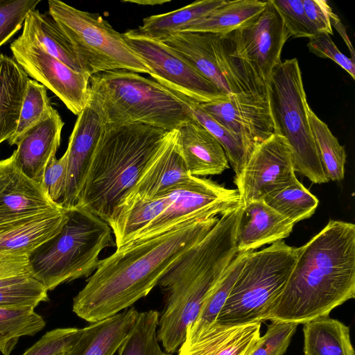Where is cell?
<instances>
[{
    "mask_svg": "<svg viewBox=\"0 0 355 355\" xmlns=\"http://www.w3.org/2000/svg\"><path fill=\"white\" fill-rule=\"evenodd\" d=\"M267 1H226L203 19L185 27L182 31L205 32L216 35L228 34L259 15Z\"/></svg>",
    "mask_w": 355,
    "mask_h": 355,
    "instance_id": "4dcf8cb0",
    "label": "cell"
},
{
    "mask_svg": "<svg viewBox=\"0 0 355 355\" xmlns=\"http://www.w3.org/2000/svg\"><path fill=\"white\" fill-rule=\"evenodd\" d=\"M224 1H196L169 12L146 17L143 19L142 25L133 30L138 35L162 42L168 37L182 31L185 27L203 19Z\"/></svg>",
    "mask_w": 355,
    "mask_h": 355,
    "instance_id": "f546056e",
    "label": "cell"
},
{
    "mask_svg": "<svg viewBox=\"0 0 355 355\" xmlns=\"http://www.w3.org/2000/svg\"><path fill=\"white\" fill-rule=\"evenodd\" d=\"M64 122L58 112L51 107L46 116L26 131L13 152L17 166L28 178L41 184L50 161L55 157L60 144Z\"/></svg>",
    "mask_w": 355,
    "mask_h": 355,
    "instance_id": "d6986e66",
    "label": "cell"
},
{
    "mask_svg": "<svg viewBox=\"0 0 355 355\" xmlns=\"http://www.w3.org/2000/svg\"><path fill=\"white\" fill-rule=\"evenodd\" d=\"M105 123L87 105L78 115L69 137L68 173L64 195L60 205L66 210L75 207Z\"/></svg>",
    "mask_w": 355,
    "mask_h": 355,
    "instance_id": "ac0fdd59",
    "label": "cell"
},
{
    "mask_svg": "<svg viewBox=\"0 0 355 355\" xmlns=\"http://www.w3.org/2000/svg\"><path fill=\"white\" fill-rule=\"evenodd\" d=\"M84 328H58L46 332L22 355H55L73 347Z\"/></svg>",
    "mask_w": 355,
    "mask_h": 355,
    "instance_id": "60d3db41",
    "label": "cell"
},
{
    "mask_svg": "<svg viewBox=\"0 0 355 355\" xmlns=\"http://www.w3.org/2000/svg\"><path fill=\"white\" fill-rule=\"evenodd\" d=\"M251 252H238L208 293L200 313L190 326L200 327L216 322Z\"/></svg>",
    "mask_w": 355,
    "mask_h": 355,
    "instance_id": "d590c367",
    "label": "cell"
},
{
    "mask_svg": "<svg viewBox=\"0 0 355 355\" xmlns=\"http://www.w3.org/2000/svg\"><path fill=\"white\" fill-rule=\"evenodd\" d=\"M294 225L263 200L252 201L243 205L236 232L237 251L253 252L282 241L291 234Z\"/></svg>",
    "mask_w": 355,
    "mask_h": 355,
    "instance_id": "603a6c76",
    "label": "cell"
},
{
    "mask_svg": "<svg viewBox=\"0 0 355 355\" xmlns=\"http://www.w3.org/2000/svg\"><path fill=\"white\" fill-rule=\"evenodd\" d=\"M175 132L178 150L191 175H220L229 168L223 148L199 123L193 119Z\"/></svg>",
    "mask_w": 355,
    "mask_h": 355,
    "instance_id": "7402d4cb",
    "label": "cell"
},
{
    "mask_svg": "<svg viewBox=\"0 0 355 355\" xmlns=\"http://www.w3.org/2000/svg\"><path fill=\"white\" fill-rule=\"evenodd\" d=\"M47 292L42 284L29 277L0 287V307L29 306L35 308L41 302L48 301Z\"/></svg>",
    "mask_w": 355,
    "mask_h": 355,
    "instance_id": "f35d334b",
    "label": "cell"
},
{
    "mask_svg": "<svg viewBox=\"0 0 355 355\" xmlns=\"http://www.w3.org/2000/svg\"><path fill=\"white\" fill-rule=\"evenodd\" d=\"M87 105L105 124H141L171 132L193 120L189 107L174 92L127 70L92 75Z\"/></svg>",
    "mask_w": 355,
    "mask_h": 355,
    "instance_id": "5b68a950",
    "label": "cell"
},
{
    "mask_svg": "<svg viewBox=\"0 0 355 355\" xmlns=\"http://www.w3.org/2000/svg\"><path fill=\"white\" fill-rule=\"evenodd\" d=\"M32 277L28 257L0 255V287L15 284Z\"/></svg>",
    "mask_w": 355,
    "mask_h": 355,
    "instance_id": "7dc6e473",
    "label": "cell"
},
{
    "mask_svg": "<svg viewBox=\"0 0 355 355\" xmlns=\"http://www.w3.org/2000/svg\"><path fill=\"white\" fill-rule=\"evenodd\" d=\"M307 46L310 52L320 58L331 59L355 78L354 60L340 52L329 35L320 33L312 36L309 38Z\"/></svg>",
    "mask_w": 355,
    "mask_h": 355,
    "instance_id": "f6af8a7d",
    "label": "cell"
},
{
    "mask_svg": "<svg viewBox=\"0 0 355 355\" xmlns=\"http://www.w3.org/2000/svg\"><path fill=\"white\" fill-rule=\"evenodd\" d=\"M139 311L130 307L103 320L85 327L70 355H114L134 325Z\"/></svg>",
    "mask_w": 355,
    "mask_h": 355,
    "instance_id": "d4e9b609",
    "label": "cell"
},
{
    "mask_svg": "<svg viewBox=\"0 0 355 355\" xmlns=\"http://www.w3.org/2000/svg\"><path fill=\"white\" fill-rule=\"evenodd\" d=\"M261 322L189 326L177 355H250L261 337Z\"/></svg>",
    "mask_w": 355,
    "mask_h": 355,
    "instance_id": "e0dca14e",
    "label": "cell"
},
{
    "mask_svg": "<svg viewBox=\"0 0 355 355\" xmlns=\"http://www.w3.org/2000/svg\"><path fill=\"white\" fill-rule=\"evenodd\" d=\"M23 31L34 38L49 54L72 70L85 73L71 41L49 13L42 14L35 9L31 11L24 20Z\"/></svg>",
    "mask_w": 355,
    "mask_h": 355,
    "instance_id": "83f0119b",
    "label": "cell"
},
{
    "mask_svg": "<svg viewBox=\"0 0 355 355\" xmlns=\"http://www.w3.org/2000/svg\"><path fill=\"white\" fill-rule=\"evenodd\" d=\"M295 173L289 144L282 135L274 133L252 150L235 175L240 203L245 205L286 187L297 178Z\"/></svg>",
    "mask_w": 355,
    "mask_h": 355,
    "instance_id": "5bb4252c",
    "label": "cell"
},
{
    "mask_svg": "<svg viewBox=\"0 0 355 355\" xmlns=\"http://www.w3.org/2000/svg\"><path fill=\"white\" fill-rule=\"evenodd\" d=\"M170 132L141 124H105L75 207L108 224Z\"/></svg>",
    "mask_w": 355,
    "mask_h": 355,
    "instance_id": "277c9868",
    "label": "cell"
},
{
    "mask_svg": "<svg viewBox=\"0 0 355 355\" xmlns=\"http://www.w3.org/2000/svg\"><path fill=\"white\" fill-rule=\"evenodd\" d=\"M355 297V225L330 220L305 245L266 320L297 324Z\"/></svg>",
    "mask_w": 355,
    "mask_h": 355,
    "instance_id": "7a4b0ae2",
    "label": "cell"
},
{
    "mask_svg": "<svg viewBox=\"0 0 355 355\" xmlns=\"http://www.w3.org/2000/svg\"><path fill=\"white\" fill-rule=\"evenodd\" d=\"M304 355H355L349 327L322 316L304 324Z\"/></svg>",
    "mask_w": 355,
    "mask_h": 355,
    "instance_id": "f1b7e54d",
    "label": "cell"
},
{
    "mask_svg": "<svg viewBox=\"0 0 355 355\" xmlns=\"http://www.w3.org/2000/svg\"><path fill=\"white\" fill-rule=\"evenodd\" d=\"M40 0H0V46L22 27L27 15Z\"/></svg>",
    "mask_w": 355,
    "mask_h": 355,
    "instance_id": "ab89813d",
    "label": "cell"
},
{
    "mask_svg": "<svg viewBox=\"0 0 355 355\" xmlns=\"http://www.w3.org/2000/svg\"><path fill=\"white\" fill-rule=\"evenodd\" d=\"M61 207L20 171L13 155L0 161V225Z\"/></svg>",
    "mask_w": 355,
    "mask_h": 355,
    "instance_id": "2e32d148",
    "label": "cell"
},
{
    "mask_svg": "<svg viewBox=\"0 0 355 355\" xmlns=\"http://www.w3.org/2000/svg\"><path fill=\"white\" fill-rule=\"evenodd\" d=\"M67 219V210L38 214L0 225V255L29 257L55 236Z\"/></svg>",
    "mask_w": 355,
    "mask_h": 355,
    "instance_id": "44dd1931",
    "label": "cell"
},
{
    "mask_svg": "<svg viewBox=\"0 0 355 355\" xmlns=\"http://www.w3.org/2000/svg\"><path fill=\"white\" fill-rule=\"evenodd\" d=\"M162 42L208 79L223 96L233 94L220 68L214 33L178 32Z\"/></svg>",
    "mask_w": 355,
    "mask_h": 355,
    "instance_id": "cb8c5ba5",
    "label": "cell"
},
{
    "mask_svg": "<svg viewBox=\"0 0 355 355\" xmlns=\"http://www.w3.org/2000/svg\"><path fill=\"white\" fill-rule=\"evenodd\" d=\"M29 306L0 307V352L10 355L19 339L44 329V318Z\"/></svg>",
    "mask_w": 355,
    "mask_h": 355,
    "instance_id": "1f68e13d",
    "label": "cell"
},
{
    "mask_svg": "<svg viewBox=\"0 0 355 355\" xmlns=\"http://www.w3.org/2000/svg\"><path fill=\"white\" fill-rule=\"evenodd\" d=\"M10 48L13 60L26 74L52 91L73 114L78 116L87 106L89 75L72 70L24 31Z\"/></svg>",
    "mask_w": 355,
    "mask_h": 355,
    "instance_id": "4fadbf2b",
    "label": "cell"
},
{
    "mask_svg": "<svg viewBox=\"0 0 355 355\" xmlns=\"http://www.w3.org/2000/svg\"><path fill=\"white\" fill-rule=\"evenodd\" d=\"M175 130L170 132L162 147L122 202L135 197L163 196L191 180L193 176L188 171L176 146Z\"/></svg>",
    "mask_w": 355,
    "mask_h": 355,
    "instance_id": "ffe728a7",
    "label": "cell"
},
{
    "mask_svg": "<svg viewBox=\"0 0 355 355\" xmlns=\"http://www.w3.org/2000/svg\"><path fill=\"white\" fill-rule=\"evenodd\" d=\"M199 105L241 141L247 157L257 145L276 133L268 95L235 94Z\"/></svg>",
    "mask_w": 355,
    "mask_h": 355,
    "instance_id": "9a60e30c",
    "label": "cell"
},
{
    "mask_svg": "<svg viewBox=\"0 0 355 355\" xmlns=\"http://www.w3.org/2000/svg\"><path fill=\"white\" fill-rule=\"evenodd\" d=\"M242 209L239 204L221 215L160 279L158 285L166 300L159 316L157 338L166 352L172 354L179 349L208 293L238 253L236 232Z\"/></svg>",
    "mask_w": 355,
    "mask_h": 355,
    "instance_id": "3957f363",
    "label": "cell"
},
{
    "mask_svg": "<svg viewBox=\"0 0 355 355\" xmlns=\"http://www.w3.org/2000/svg\"><path fill=\"white\" fill-rule=\"evenodd\" d=\"M110 225L89 211L73 207L61 230L28 257L31 277L47 291L92 275L99 255L113 245Z\"/></svg>",
    "mask_w": 355,
    "mask_h": 355,
    "instance_id": "8992f818",
    "label": "cell"
},
{
    "mask_svg": "<svg viewBox=\"0 0 355 355\" xmlns=\"http://www.w3.org/2000/svg\"><path fill=\"white\" fill-rule=\"evenodd\" d=\"M177 189L163 196L135 197L123 201L108 223L114 235L116 248L130 242L158 216L171 203Z\"/></svg>",
    "mask_w": 355,
    "mask_h": 355,
    "instance_id": "484cf974",
    "label": "cell"
},
{
    "mask_svg": "<svg viewBox=\"0 0 355 355\" xmlns=\"http://www.w3.org/2000/svg\"><path fill=\"white\" fill-rule=\"evenodd\" d=\"M266 204L295 224L310 218L319 201L295 178L290 184L266 195Z\"/></svg>",
    "mask_w": 355,
    "mask_h": 355,
    "instance_id": "d6a6232c",
    "label": "cell"
},
{
    "mask_svg": "<svg viewBox=\"0 0 355 355\" xmlns=\"http://www.w3.org/2000/svg\"><path fill=\"white\" fill-rule=\"evenodd\" d=\"M290 37L310 38L316 35L306 16L302 0H270Z\"/></svg>",
    "mask_w": 355,
    "mask_h": 355,
    "instance_id": "7bdbcfd3",
    "label": "cell"
},
{
    "mask_svg": "<svg viewBox=\"0 0 355 355\" xmlns=\"http://www.w3.org/2000/svg\"><path fill=\"white\" fill-rule=\"evenodd\" d=\"M71 349H70L69 350L66 351V352H60V353L57 354H55V355H70V354H71Z\"/></svg>",
    "mask_w": 355,
    "mask_h": 355,
    "instance_id": "681fc988",
    "label": "cell"
},
{
    "mask_svg": "<svg viewBox=\"0 0 355 355\" xmlns=\"http://www.w3.org/2000/svg\"><path fill=\"white\" fill-rule=\"evenodd\" d=\"M49 13L71 41L85 73L127 70L150 73L147 64L98 14L78 10L62 1L50 0Z\"/></svg>",
    "mask_w": 355,
    "mask_h": 355,
    "instance_id": "30bf717a",
    "label": "cell"
},
{
    "mask_svg": "<svg viewBox=\"0 0 355 355\" xmlns=\"http://www.w3.org/2000/svg\"><path fill=\"white\" fill-rule=\"evenodd\" d=\"M68 173V152L66 150L60 158L53 157L46 168L42 187L48 197L55 203H60L64 195Z\"/></svg>",
    "mask_w": 355,
    "mask_h": 355,
    "instance_id": "ee69618b",
    "label": "cell"
},
{
    "mask_svg": "<svg viewBox=\"0 0 355 355\" xmlns=\"http://www.w3.org/2000/svg\"><path fill=\"white\" fill-rule=\"evenodd\" d=\"M331 23L332 27L334 26L335 28V29L338 31V33L344 40L347 46L350 51L351 58L355 61V53L352 47V43L347 36L346 29L344 25L342 24L340 18L334 12L332 14L331 17Z\"/></svg>",
    "mask_w": 355,
    "mask_h": 355,
    "instance_id": "c3c4849f",
    "label": "cell"
},
{
    "mask_svg": "<svg viewBox=\"0 0 355 355\" xmlns=\"http://www.w3.org/2000/svg\"><path fill=\"white\" fill-rule=\"evenodd\" d=\"M159 313L155 310L139 313L118 355H172L166 352L157 338Z\"/></svg>",
    "mask_w": 355,
    "mask_h": 355,
    "instance_id": "e575fe53",
    "label": "cell"
},
{
    "mask_svg": "<svg viewBox=\"0 0 355 355\" xmlns=\"http://www.w3.org/2000/svg\"><path fill=\"white\" fill-rule=\"evenodd\" d=\"M306 16L317 34H333L331 17L334 13L325 0H302Z\"/></svg>",
    "mask_w": 355,
    "mask_h": 355,
    "instance_id": "bcb514c9",
    "label": "cell"
},
{
    "mask_svg": "<svg viewBox=\"0 0 355 355\" xmlns=\"http://www.w3.org/2000/svg\"><path fill=\"white\" fill-rule=\"evenodd\" d=\"M239 204L236 189L193 176L177 189L171 203L130 241L160 234L191 220L220 216Z\"/></svg>",
    "mask_w": 355,
    "mask_h": 355,
    "instance_id": "7c38bea8",
    "label": "cell"
},
{
    "mask_svg": "<svg viewBox=\"0 0 355 355\" xmlns=\"http://www.w3.org/2000/svg\"><path fill=\"white\" fill-rule=\"evenodd\" d=\"M51 107L46 88L36 80L29 79L18 125L15 134L8 140V144L17 145L23 135L42 121Z\"/></svg>",
    "mask_w": 355,
    "mask_h": 355,
    "instance_id": "74e56055",
    "label": "cell"
},
{
    "mask_svg": "<svg viewBox=\"0 0 355 355\" xmlns=\"http://www.w3.org/2000/svg\"><path fill=\"white\" fill-rule=\"evenodd\" d=\"M299 248L283 240L251 252L216 322L237 325L266 320L295 264Z\"/></svg>",
    "mask_w": 355,
    "mask_h": 355,
    "instance_id": "ba28073f",
    "label": "cell"
},
{
    "mask_svg": "<svg viewBox=\"0 0 355 355\" xmlns=\"http://www.w3.org/2000/svg\"><path fill=\"white\" fill-rule=\"evenodd\" d=\"M291 37L272 3L238 29L217 35L232 83L241 93L268 95V83Z\"/></svg>",
    "mask_w": 355,
    "mask_h": 355,
    "instance_id": "52a82bcc",
    "label": "cell"
},
{
    "mask_svg": "<svg viewBox=\"0 0 355 355\" xmlns=\"http://www.w3.org/2000/svg\"><path fill=\"white\" fill-rule=\"evenodd\" d=\"M128 46L147 64L153 79L163 87L199 103L226 97L193 67L163 42L136 33H122Z\"/></svg>",
    "mask_w": 355,
    "mask_h": 355,
    "instance_id": "8fae6325",
    "label": "cell"
},
{
    "mask_svg": "<svg viewBox=\"0 0 355 355\" xmlns=\"http://www.w3.org/2000/svg\"><path fill=\"white\" fill-rule=\"evenodd\" d=\"M175 93L188 105L192 119L205 128L218 141L235 174L238 173L247 159V153L241 141L206 112L198 101L184 95Z\"/></svg>",
    "mask_w": 355,
    "mask_h": 355,
    "instance_id": "8d00e7d4",
    "label": "cell"
},
{
    "mask_svg": "<svg viewBox=\"0 0 355 355\" xmlns=\"http://www.w3.org/2000/svg\"><path fill=\"white\" fill-rule=\"evenodd\" d=\"M309 121L318 154L329 179L341 181L345 177L346 153L328 125L308 107Z\"/></svg>",
    "mask_w": 355,
    "mask_h": 355,
    "instance_id": "836d02e7",
    "label": "cell"
},
{
    "mask_svg": "<svg viewBox=\"0 0 355 355\" xmlns=\"http://www.w3.org/2000/svg\"><path fill=\"white\" fill-rule=\"evenodd\" d=\"M220 216L191 220L160 234L116 248L113 254L100 260L85 286L73 297V311L93 323L130 308L148 295Z\"/></svg>",
    "mask_w": 355,
    "mask_h": 355,
    "instance_id": "6da1fadb",
    "label": "cell"
},
{
    "mask_svg": "<svg viewBox=\"0 0 355 355\" xmlns=\"http://www.w3.org/2000/svg\"><path fill=\"white\" fill-rule=\"evenodd\" d=\"M298 324L272 321L250 355H284Z\"/></svg>",
    "mask_w": 355,
    "mask_h": 355,
    "instance_id": "b9f144b4",
    "label": "cell"
},
{
    "mask_svg": "<svg viewBox=\"0 0 355 355\" xmlns=\"http://www.w3.org/2000/svg\"><path fill=\"white\" fill-rule=\"evenodd\" d=\"M28 80L13 58L0 54V144L16 131Z\"/></svg>",
    "mask_w": 355,
    "mask_h": 355,
    "instance_id": "4316f807",
    "label": "cell"
},
{
    "mask_svg": "<svg viewBox=\"0 0 355 355\" xmlns=\"http://www.w3.org/2000/svg\"><path fill=\"white\" fill-rule=\"evenodd\" d=\"M268 96L276 133L289 144L295 172L315 184L328 182L311 132L309 105L297 58L285 60L275 67L268 83Z\"/></svg>",
    "mask_w": 355,
    "mask_h": 355,
    "instance_id": "9c48e42d",
    "label": "cell"
}]
</instances>
